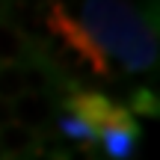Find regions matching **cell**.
Segmentation results:
<instances>
[{
	"mask_svg": "<svg viewBox=\"0 0 160 160\" xmlns=\"http://www.w3.org/2000/svg\"><path fill=\"white\" fill-rule=\"evenodd\" d=\"M6 125H12V107L6 101H0V131H3Z\"/></svg>",
	"mask_w": 160,
	"mask_h": 160,
	"instance_id": "obj_9",
	"label": "cell"
},
{
	"mask_svg": "<svg viewBox=\"0 0 160 160\" xmlns=\"http://www.w3.org/2000/svg\"><path fill=\"white\" fill-rule=\"evenodd\" d=\"M137 125H113V128H101L95 133V139L104 145L110 160H131L137 151Z\"/></svg>",
	"mask_w": 160,
	"mask_h": 160,
	"instance_id": "obj_3",
	"label": "cell"
},
{
	"mask_svg": "<svg viewBox=\"0 0 160 160\" xmlns=\"http://www.w3.org/2000/svg\"><path fill=\"white\" fill-rule=\"evenodd\" d=\"M30 59L27 36L15 30L12 24L0 21V65H21Z\"/></svg>",
	"mask_w": 160,
	"mask_h": 160,
	"instance_id": "obj_5",
	"label": "cell"
},
{
	"mask_svg": "<svg viewBox=\"0 0 160 160\" xmlns=\"http://www.w3.org/2000/svg\"><path fill=\"white\" fill-rule=\"evenodd\" d=\"M59 160H95V145H68Z\"/></svg>",
	"mask_w": 160,
	"mask_h": 160,
	"instance_id": "obj_8",
	"label": "cell"
},
{
	"mask_svg": "<svg viewBox=\"0 0 160 160\" xmlns=\"http://www.w3.org/2000/svg\"><path fill=\"white\" fill-rule=\"evenodd\" d=\"M62 6L92 51L104 57L110 71L119 65L128 74H139L157 65V30L137 6L122 0H86L80 6Z\"/></svg>",
	"mask_w": 160,
	"mask_h": 160,
	"instance_id": "obj_1",
	"label": "cell"
},
{
	"mask_svg": "<svg viewBox=\"0 0 160 160\" xmlns=\"http://www.w3.org/2000/svg\"><path fill=\"white\" fill-rule=\"evenodd\" d=\"M36 139H39V133H30L27 128L21 125H6L3 131H0V151H3V157L9 160H21V157H30L36 151Z\"/></svg>",
	"mask_w": 160,
	"mask_h": 160,
	"instance_id": "obj_4",
	"label": "cell"
},
{
	"mask_svg": "<svg viewBox=\"0 0 160 160\" xmlns=\"http://www.w3.org/2000/svg\"><path fill=\"white\" fill-rule=\"evenodd\" d=\"M9 107H12V122L27 128L30 133L45 131L53 122V113H57V104H53L51 95H33V92L18 95Z\"/></svg>",
	"mask_w": 160,
	"mask_h": 160,
	"instance_id": "obj_2",
	"label": "cell"
},
{
	"mask_svg": "<svg viewBox=\"0 0 160 160\" xmlns=\"http://www.w3.org/2000/svg\"><path fill=\"white\" fill-rule=\"evenodd\" d=\"M24 62L21 65H0V101L12 104L18 95H24Z\"/></svg>",
	"mask_w": 160,
	"mask_h": 160,
	"instance_id": "obj_7",
	"label": "cell"
},
{
	"mask_svg": "<svg viewBox=\"0 0 160 160\" xmlns=\"http://www.w3.org/2000/svg\"><path fill=\"white\" fill-rule=\"evenodd\" d=\"M24 160H59L57 154H42V151H33L30 157H24Z\"/></svg>",
	"mask_w": 160,
	"mask_h": 160,
	"instance_id": "obj_10",
	"label": "cell"
},
{
	"mask_svg": "<svg viewBox=\"0 0 160 160\" xmlns=\"http://www.w3.org/2000/svg\"><path fill=\"white\" fill-rule=\"evenodd\" d=\"M0 160H6V157H3V151H0Z\"/></svg>",
	"mask_w": 160,
	"mask_h": 160,
	"instance_id": "obj_11",
	"label": "cell"
},
{
	"mask_svg": "<svg viewBox=\"0 0 160 160\" xmlns=\"http://www.w3.org/2000/svg\"><path fill=\"white\" fill-rule=\"evenodd\" d=\"M57 131H59V137L71 139L74 145H92L95 142V131H92L83 119H77V116H71V113L57 119Z\"/></svg>",
	"mask_w": 160,
	"mask_h": 160,
	"instance_id": "obj_6",
	"label": "cell"
}]
</instances>
